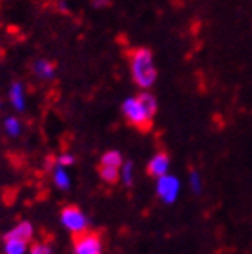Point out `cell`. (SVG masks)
<instances>
[{
	"instance_id": "cell-1",
	"label": "cell",
	"mask_w": 252,
	"mask_h": 254,
	"mask_svg": "<svg viewBox=\"0 0 252 254\" xmlns=\"http://www.w3.org/2000/svg\"><path fill=\"white\" fill-rule=\"evenodd\" d=\"M157 110H159V101L150 90H141L137 96L126 98L121 105V112L126 121L142 132H148L151 128Z\"/></svg>"
},
{
	"instance_id": "cell-10",
	"label": "cell",
	"mask_w": 252,
	"mask_h": 254,
	"mask_svg": "<svg viewBox=\"0 0 252 254\" xmlns=\"http://www.w3.org/2000/svg\"><path fill=\"white\" fill-rule=\"evenodd\" d=\"M68 168L56 166L53 168V173H51V179H53V184L58 188L60 191H68L70 190V184H72V179L68 175Z\"/></svg>"
},
{
	"instance_id": "cell-17",
	"label": "cell",
	"mask_w": 252,
	"mask_h": 254,
	"mask_svg": "<svg viewBox=\"0 0 252 254\" xmlns=\"http://www.w3.org/2000/svg\"><path fill=\"white\" fill-rule=\"evenodd\" d=\"M27 254H54L53 247L45 242H34V244L29 245V251Z\"/></svg>"
},
{
	"instance_id": "cell-5",
	"label": "cell",
	"mask_w": 252,
	"mask_h": 254,
	"mask_svg": "<svg viewBox=\"0 0 252 254\" xmlns=\"http://www.w3.org/2000/svg\"><path fill=\"white\" fill-rule=\"evenodd\" d=\"M74 254H103V238L99 233L88 231L85 235L74 236Z\"/></svg>"
},
{
	"instance_id": "cell-19",
	"label": "cell",
	"mask_w": 252,
	"mask_h": 254,
	"mask_svg": "<svg viewBox=\"0 0 252 254\" xmlns=\"http://www.w3.org/2000/svg\"><path fill=\"white\" fill-rule=\"evenodd\" d=\"M92 5L96 9H105L110 5V0H92Z\"/></svg>"
},
{
	"instance_id": "cell-12",
	"label": "cell",
	"mask_w": 252,
	"mask_h": 254,
	"mask_svg": "<svg viewBox=\"0 0 252 254\" xmlns=\"http://www.w3.org/2000/svg\"><path fill=\"white\" fill-rule=\"evenodd\" d=\"M29 245L31 244L22 242V240L4 238V242H2V254H27Z\"/></svg>"
},
{
	"instance_id": "cell-6",
	"label": "cell",
	"mask_w": 252,
	"mask_h": 254,
	"mask_svg": "<svg viewBox=\"0 0 252 254\" xmlns=\"http://www.w3.org/2000/svg\"><path fill=\"white\" fill-rule=\"evenodd\" d=\"M170 166H171L170 155L166 152H157L148 161V164H146V173L150 177H153V179H159V177L170 173Z\"/></svg>"
},
{
	"instance_id": "cell-15",
	"label": "cell",
	"mask_w": 252,
	"mask_h": 254,
	"mask_svg": "<svg viewBox=\"0 0 252 254\" xmlns=\"http://www.w3.org/2000/svg\"><path fill=\"white\" fill-rule=\"evenodd\" d=\"M121 182L126 188H131L135 182V164L133 161H125L121 168Z\"/></svg>"
},
{
	"instance_id": "cell-3",
	"label": "cell",
	"mask_w": 252,
	"mask_h": 254,
	"mask_svg": "<svg viewBox=\"0 0 252 254\" xmlns=\"http://www.w3.org/2000/svg\"><path fill=\"white\" fill-rule=\"evenodd\" d=\"M60 224L72 236L85 235L90 231V218L78 205H65L60 211Z\"/></svg>"
},
{
	"instance_id": "cell-7",
	"label": "cell",
	"mask_w": 252,
	"mask_h": 254,
	"mask_svg": "<svg viewBox=\"0 0 252 254\" xmlns=\"http://www.w3.org/2000/svg\"><path fill=\"white\" fill-rule=\"evenodd\" d=\"M31 70H33L34 78H38L40 81H45V83L56 78V65L47 58L34 60L33 65H31Z\"/></svg>"
},
{
	"instance_id": "cell-11",
	"label": "cell",
	"mask_w": 252,
	"mask_h": 254,
	"mask_svg": "<svg viewBox=\"0 0 252 254\" xmlns=\"http://www.w3.org/2000/svg\"><path fill=\"white\" fill-rule=\"evenodd\" d=\"M2 127H4L5 135L11 137V139H18L24 132V123L18 116H7L2 123Z\"/></svg>"
},
{
	"instance_id": "cell-13",
	"label": "cell",
	"mask_w": 252,
	"mask_h": 254,
	"mask_svg": "<svg viewBox=\"0 0 252 254\" xmlns=\"http://www.w3.org/2000/svg\"><path fill=\"white\" fill-rule=\"evenodd\" d=\"M123 164H125V157L119 150H108L101 155V161H99V166H110V168H119L121 170Z\"/></svg>"
},
{
	"instance_id": "cell-2",
	"label": "cell",
	"mask_w": 252,
	"mask_h": 254,
	"mask_svg": "<svg viewBox=\"0 0 252 254\" xmlns=\"http://www.w3.org/2000/svg\"><path fill=\"white\" fill-rule=\"evenodd\" d=\"M130 76L133 83L141 90H150L159 78V70L155 67V58L148 47H135L128 54Z\"/></svg>"
},
{
	"instance_id": "cell-9",
	"label": "cell",
	"mask_w": 252,
	"mask_h": 254,
	"mask_svg": "<svg viewBox=\"0 0 252 254\" xmlns=\"http://www.w3.org/2000/svg\"><path fill=\"white\" fill-rule=\"evenodd\" d=\"M4 238H15V240H22V242H27V244H33L34 225L29 220H20L18 224H15L5 233Z\"/></svg>"
},
{
	"instance_id": "cell-8",
	"label": "cell",
	"mask_w": 252,
	"mask_h": 254,
	"mask_svg": "<svg viewBox=\"0 0 252 254\" xmlns=\"http://www.w3.org/2000/svg\"><path fill=\"white\" fill-rule=\"evenodd\" d=\"M7 99L15 112H24L27 107V96H25V87L22 81H13L7 90Z\"/></svg>"
},
{
	"instance_id": "cell-14",
	"label": "cell",
	"mask_w": 252,
	"mask_h": 254,
	"mask_svg": "<svg viewBox=\"0 0 252 254\" xmlns=\"http://www.w3.org/2000/svg\"><path fill=\"white\" fill-rule=\"evenodd\" d=\"M99 179H101L105 184H117L121 181V170L119 168H110V166H99Z\"/></svg>"
},
{
	"instance_id": "cell-4",
	"label": "cell",
	"mask_w": 252,
	"mask_h": 254,
	"mask_svg": "<svg viewBox=\"0 0 252 254\" xmlns=\"http://www.w3.org/2000/svg\"><path fill=\"white\" fill-rule=\"evenodd\" d=\"M180 190H182L180 179L179 177L171 175V173L155 179V193L164 204H168V205L175 204L180 195Z\"/></svg>"
},
{
	"instance_id": "cell-20",
	"label": "cell",
	"mask_w": 252,
	"mask_h": 254,
	"mask_svg": "<svg viewBox=\"0 0 252 254\" xmlns=\"http://www.w3.org/2000/svg\"><path fill=\"white\" fill-rule=\"evenodd\" d=\"M58 7L63 11V13H67V11H68V7H67V4H65V2H60V4H58Z\"/></svg>"
},
{
	"instance_id": "cell-16",
	"label": "cell",
	"mask_w": 252,
	"mask_h": 254,
	"mask_svg": "<svg viewBox=\"0 0 252 254\" xmlns=\"http://www.w3.org/2000/svg\"><path fill=\"white\" fill-rule=\"evenodd\" d=\"M188 182H189V188L193 191L194 195H200L202 190H204V182H202V177H200L198 171H189V177H188Z\"/></svg>"
},
{
	"instance_id": "cell-18",
	"label": "cell",
	"mask_w": 252,
	"mask_h": 254,
	"mask_svg": "<svg viewBox=\"0 0 252 254\" xmlns=\"http://www.w3.org/2000/svg\"><path fill=\"white\" fill-rule=\"evenodd\" d=\"M74 162H76V157H74L70 152H63V153H60L58 159H56V164H58V166H63V168H70V166H74Z\"/></svg>"
}]
</instances>
